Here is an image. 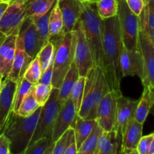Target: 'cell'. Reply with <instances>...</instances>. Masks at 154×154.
<instances>
[{"label": "cell", "instance_id": "cell-1", "mask_svg": "<svg viewBox=\"0 0 154 154\" xmlns=\"http://www.w3.org/2000/svg\"><path fill=\"white\" fill-rule=\"evenodd\" d=\"M102 64L105 79L111 91L122 95L120 90L122 75L120 57L123 48L117 17L102 20Z\"/></svg>", "mask_w": 154, "mask_h": 154}, {"label": "cell", "instance_id": "cell-2", "mask_svg": "<svg viewBox=\"0 0 154 154\" xmlns=\"http://www.w3.org/2000/svg\"><path fill=\"white\" fill-rule=\"evenodd\" d=\"M39 107L32 115L20 117L14 113L2 133L10 141V151L23 153L29 144L40 114Z\"/></svg>", "mask_w": 154, "mask_h": 154}, {"label": "cell", "instance_id": "cell-3", "mask_svg": "<svg viewBox=\"0 0 154 154\" xmlns=\"http://www.w3.org/2000/svg\"><path fill=\"white\" fill-rule=\"evenodd\" d=\"M81 3L82 13L80 20L82 23L86 39L91 52L93 65L102 68V20L98 15L96 2H87Z\"/></svg>", "mask_w": 154, "mask_h": 154}, {"label": "cell", "instance_id": "cell-4", "mask_svg": "<svg viewBox=\"0 0 154 154\" xmlns=\"http://www.w3.org/2000/svg\"><path fill=\"white\" fill-rule=\"evenodd\" d=\"M49 41L52 42L55 47L51 84L54 88L59 89L64 79L65 75L74 62L76 42L75 32L73 30L65 33L63 36L51 38Z\"/></svg>", "mask_w": 154, "mask_h": 154}, {"label": "cell", "instance_id": "cell-5", "mask_svg": "<svg viewBox=\"0 0 154 154\" xmlns=\"http://www.w3.org/2000/svg\"><path fill=\"white\" fill-rule=\"evenodd\" d=\"M59 89L53 87L46 103L41 108L37 125L29 144L43 138H51L56 118L62 104L58 100Z\"/></svg>", "mask_w": 154, "mask_h": 154}, {"label": "cell", "instance_id": "cell-6", "mask_svg": "<svg viewBox=\"0 0 154 154\" xmlns=\"http://www.w3.org/2000/svg\"><path fill=\"white\" fill-rule=\"evenodd\" d=\"M117 17L123 46L131 51L138 50L139 19L129 8L126 0H120L119 2Z\"/></svg>", "mask_w": 154, "mask_h": 154}, {"label": "cell", "instance_id": "cell-7", "mask_svg": "<svg viewBox=\"0 0 154 154\" xmlns=\"http://www.w3.org/2000/svg\"><path fill=\"white\" fill-rule=\"evenodd\" d=\"M28 0H11L9 2L2 17L0 20V42L7 36L18 34L26 17Z\"/></svg>", "mask_w": 154, "mask_h": 154}, {"label": "cell", "instance_id": "cell-8", "mask_svg": "<svg viewBox=\"0 0 154 154\" xmlns=\"http://www.w3.org/2000/svg\"><path fill=\"white\" fill-rule=\"evenodd\" d=\"M74 31L76 35L74 63L78 69L79 76L85 77L89 71L94 67V65L81 20L75 25Z\"/></svg>", "mask_w": 154, "mask_h": 154}, {"label": "cell", "instance_id": "cell-9", "mask_svg": "<svg viewBox=\"0 0 154 154\" xmlns=\"http://www.w3.org/2000/svg\"><path fill=\"white\" fill-rule=\"evenodd\" d=\"M138 48L141 54L143 76L141 80L144 87L154 89V45L144 33L138 32Z\"/></svg>", "mask_w": 154, "mask_h": 154}, {"label": "cell", "instance_id": "cell-10", "mask_svg": "<svg viewBox=\"0 0 154 154\" xmlns=\"http://www.w3.org/2000/svg\"><path fill=\"white\" fill-rule=\"evenodd\" d=\"M120 96L114 92H108L98 105L96 120L102 131L109 132L114 129L117 99Z\"/></svg>", "mask_w": 154, "mask_h": 154}, {"label": "cell", "instance_id": "cell-11", "mask_svg": "<svg viewBox=\"0 0 154 154\" xmlns=\"http://www.w3.org/2000/svg\"><path fill=\"white\" fill-rule=\"evenodd\" d=\"M17 85L9 78H5L0 90V133H2L14 114V102Z\"/></svg>", "mask_w": 154, "mask_h": 154}, {"label": "cell", "instance_id": "cell-12", "mask_svg": "<svg viewBox=\"0 0 154 154\" xmlns=\"http://www.w3.org/2000/svg\"><path fill=\"white\" fill-rule=\"evenodd\" d=\"M138 101L125 97L123 94L117 98L114 130L117 132L120 142H122V138L128 123L135 117Z\"/></svg>", "mask_w": 154, "mask_h": 154}, {"label": "cell", "instance_id": "cell-13", "mask_svg": "<svg viewBox=\"0 0 154 154\" xmlns=\"http://www.w3.org/2000/svg\"><path fill=\"white\" fill-rule=\"evenodd\" d=\"M78 116L75 105L70 98L62 105L58 112L53 128L51 139L56 141L60 138L69 128H73Z\"/></svg>", "mask_w": 154, "mask_h": 154}, {"label": "cell", "instance_id": "cell-14", "mask_svg": "<svg viewBox=\"0 0 154 154\" xmlns=\"http://www.w3.org/2000/svg\"><path fill=\"white\" fill-rule=\"evenodd\" d=\"M18 34L22 39L26 53L33 60L42 48L34 21L30 17H25Z\"/></svg>", "mask_w": 154, "mask_h": 154}, {"label": "cell", "instance_id": "cell-15", "mask_svg": "<svg viewBox=\"0 0 154 154\" xmlns=\"http://www.w3.org/2000/svg\"><path fill=\"white\" fill-rule=\"evenodd\" d=\"M32 60V59L29 57L28 54L26 53L22 39L18 34L14 57L11 69L10 74L8 78L16 83L17 86L19 85L22 80L23 79L24 73Z\"/></svg>", "mask_w": 154, "mask_h": 154}, {"label": "cell", "instance_id": "cell-16", "mask_svg": "<svg viewBox=\"0 0 154 154\" xmlns=\"http://www.w3.org/2000/svg\"><path fill=\"white\" fill-rule=\"evenodd\" d=\"M63 20L64 33L74 30L82 13V3L78 0H57Z\"/></svg>", "mask_w": 154, "mask_h": 154}, {"label": "cell", "instance_id": "cell-17", "mask_svg": "<svg viewBox=\"0 0 154 154\" xmlns=\"http://www.w3.org/2000/svg\"><path fill=\"white\" fill-rule=\"evenodd\" d=\"M120 69L123 77L138 76L142 79L143 63L139 50L131 51L123 46L120 57Z\"/></svg>", "mask_w": 154, "mask_h": 154}, {"label": "cell", "instance_id": "cell-18", "mask_svg": "<svg viewBox=\"0 0 154 154\" xmlns=\"http://www.w3.org/2000/svg\"><path fill=\"white\" fill-rule=\"evenodd\" d=\"M18 34H12L0 42V73L3 78L8 77L16 50Z\"/></svg>", "mask_w": 154, "mask_h": 154}, {"label": "cell", "instance_id": "cell-19", "mask_svg": "<svg viewBox=\"0 0 154 154\" xmlns=\"http://www.w3.org/2000/svg\"><path fill=\"white\" fill-rule=\"evenodd\" d=\"M142 134L143 124L138 123L134 117L129 122L123 134L120 153L125 150L136 149Z\"/></svg>", "mask_w": 154, "mask_h": 154}, {"label": "cell", "instance_id": "cell-20", "mask_svg": "<svg viewBox=\"0 0 154 154\" xmlns=\"http://www.w3.org/2000/svg\"><path fill=\"white\" fill-rule=\"evenodd\" d=\"M121 142L114 129L109 132L102 131L98 139L95 154H118Z\"/></svg>", "mask_w": 154, "mask_h": 154}, {"label": "cell", "instance_id": "cell-21", "mask_svg": "<svg viewBox=\"0 0 154 154\" xmlns=\"http://www.w3.org/2000/svg\"><path fill=\"white\" fill-rule=\"evenodd\" d=\"M138 19L139 30L147 36L154 45V0H150L145 4Z\"/></svg>", "mask_w": 154, "mask_h": 154}, {"label": "cell", "instance_id": "cell-22", "mask_svg": "<svg viewBox=\"0 0 154 154\" xmlns=\"http://www.w3.org/2000/svg\"><path fill=\"white\" fill-rule=\"evenodd\" d=\"M154 104V93L153 89L144 87L142 96L138 101L136 111L135 114V119L144 125L150 109Z\"/></svg>", "mask_w": 154, "mask_h": 154}, {"label": "cell", "instance_id": "cell-23", "mask_svg": "<svg viewBox=\"0 0 154 154\" xmlns=\"http://www.w3.org/2000/svg\"><path fill=\"white\" fill-rule=\"evenodd\" d=\"M96 123H97L96 120H85L77 116L76 120L72 128L74 130L77 148H78L83 144V142L90 136Z\"/></svg>", "mask_w": 154, "mask_h": 154}, {"label": "cell", "instance_id": "cell-24", "mask_svg": "<svg viewBox=\"0 0 154 154\" xmlns=\"http://www.w3.org/2000/svg\"><path fill=\"white\" fill-rule=\"evenodd\" d=\"M79 77L78 69L73 62L66 75H65L61 86L59 88L58 100L62 105L69 98L72 87Z\"/></svg>", "mask_w": 154, "mask_h": 154}, {"label": "cell", "instance_id": "cell-25", "mask_svg": "<svg viewBox=\"0 0 154 154\" xmlns=\"http://www.w3.org/2000/svg\"><path fill=\"white\" fill-rule=\"evenodd\" d=\"M57 0H28L26 8V17L32 20L38 19L51 10Z\"/></svg>", "mask_w": 154, "mask_h": 154}, {"label": "cell", "instance_id": "cell-26", "mask_svg": "<svg viewBox=\"0 0 154 154\" xmlns=\"http://www.w3.org/2000/svg\"><path fill=\"white\" fill-rule=\"evenodd\" d=\"M63 20L61 12L59 8L57 1L55 2L49 15L48 29H49V40L63 36L64 33Z\"/></svg>", "mask_w": 154, "mask_h": 154}, {"label": "cell", "instance_id": "cell-27", "mask_svg": "<svg viewBox=\"0 0 154 154\" xmlns=\"http://www.w3.org/2000/svg\"><path fill=\"white\" fill-rule=\"evenodd\" d=\"M96 10L101 20H106L116 17L118 11L119 2L117 0H97Z\"/></svg>", "mask_w": 154, "mask_h": 154}, {"label": "cell", "instance_id": "cell-28", "mask_svg": "<svg viewBox=\"0 0 154 154\" xmlns=\"http://www.w3.org/2000/svg\"><path fill=\"white\" fill-rule=\"evenodd\" d=\"M102 132V129L96 123L90 136L78 148L77 154H95L98 139Z\"/></svg>", "mask_w": 154, "mask_h": 154}, {"label": "cell", "instance_id": "cell-29", "mask_svg": "<svg viewBox=\"0 0 154 154\" xmlns=\"http://www.w3.org/2000/svg\"><path fill=\"white\" fill-rule=\"evenodd\" d=\"M39 107L40 106L37 103L34 97L32 88L29 93L26 95V96L24 98L23 100L20 103L17 111V114L20 117H29V116L32 115Z\"/></svg>", "mask_w": 154, "mask_h": 154}, {"label": "cell", "instance_id": "cell-30", "mask_svg": "<svg viewBox=\"0 0 154 154\" xmlns=\"http://www.w3.org/2000/svg\"><path fill=\"white\" fill-rule=\"evenodd\" d=\"M54 54H55V47L54 44L50 41L41 48L36 57L38 59L42 72L45 71L54 60Z\"/></svg>", "mask_w": 154, "mask_h": 154}, {"label": "cell", "instance_id": "cell-31", "mask_svg": "<svg viewBox=\"0 0 154 154\" xmlns=\"http://www.w3.org/2000/svg\"><path fill=\"white\" fill-rule=\"evenodd\" d=\"M52 9V8H51ZM50 11L44 14L38 19L34 21L35 24L36 29H37L38 35L40 41L41 46L42 47L49 41V29H48V20H49Z\"/></svg>", "mask_w": 154, "mask_h": 154}, {"label": "cell", "instance_id": "cell-32", "mask_svg": "<svg viewBox=\"0 0 154 154\" xmlns=\"http://www.w3.org/2000/svg\"><path fill=\"white\" fill-rule=\"evenodd\" d=\"M84 85H85V77L80 76L74 84L72 91H71L70 96H69V98L72 99V102L75 105L77 113L79 111L81 103H82Z\"/></svg>", "mask_w": 154, "mask_h": 154}, {"label": "cell", "instance_id": "cell-33", "mask_svg": "<svg viewBox=\"0 0 154 154\" xmlns=\"http://www.w3.org/2000/svg\"><path fill=\"white\" fill-rule=\"evenodd\" d=\"M42 70L38 57H35L29 65L28 68L24 73L23 78L31 83L32 85L38 84L42 76Z\"/></svg>", "mask_w": 154, "mask_h": 154}, {"label": "cell", "instance_id": "cell-34", "mask_svg": "<svg viewBox=\"0 0 154 154\" xmlns=\"http://www.w3.org/2000/svg\"><path fill=\"white\" fill-rule=\"evenodd\" d=\"M74 138L75 135L73 129L69 128L60 138L54 141L51 154H63L67 146Z\"/></svg>", "mask_w": 154, "mask_h": 154}, {"label": "cell", "instance_id": "cell-35", "mask_svg": "<svg viewBox=\"0 0 154 154\" xmlns=\"http://www.w3.org/2000/svg\"><path fill=\"white\" fill-rule=\"evenodd\" d=\"M33 86L34 85H32L31 83H29L24 78L22 80L20 84L17 86L16 93H15L14 102V114H17L20 105L23 100L24 98L26 96V95L29 93L32 89L33 88Z\"/></svg>", "mask_w": 154, "mask_h": 154}, {"label": "cell", "instance_id": "cell-36", "mask_svg": "<svg viewBox=\"0 0 154 154\" xmlns=\"http://www.w3.org/2000/svg\"><path fill=\"white\" fill-rule=\"evenodd\" d=\"M52 88L53 87L51 85H45L40 83L33 86V94L39 106L42 107L46 103L49 99Z\"/></svg>", "mask_w": 154, "mask_h": 154}, {"label": "cell", "instance_id": "cell-37", "mask_svg": "<svg viewBox=\"0 0 154 154\" xmlns=\"http://www.w3.org/2000/svg\"><path fill=\"white\" fill-rule=\"evenodd\" d=\"M54 143L51 138H43L29 144L23 154H44L45 150Z\"/></svg>", "mask_w": 154, "mask_h": 154}, {"label": "cell", "instance_id": "cell-38", "mask_svg": "<svg viewBox=\"0 0 154 154\" xmlns=\"http://www.w3.org/2000/svg\"><path fill=\"white\" fill-rule=\"evenodd\" d=\"M154 141V134L151 133L148 135L142 136L137 146V151L139 154H147L150 148V144Z\"/></svg>", "mask_w": 154, "mask_h": 154}, {"label": "cell", "instance_id": "cell-39", "mask_svg": "<svg viewBox=\"0 0 154 154\" xmlns=\"http://www.w3.org/2000/svg\"><path fill=\"white\" fill-rule=\"evenodd\" d=\"M126 2L132 13L138 17L139 16L145 6V2L144 0H126Z\"/></svg>", "mask_w": 154, "mask_h": 154}, {"label": "cell", "instance_id": "cell-40", "mask_svg": "<svg viewBox=\"0 0 154 154\" xmlns=\"http://www.w3.org/2000/svg\"><path fill=\"white\" fill-rule=\"evenodd\" d=\"M53 63L54 60L51 63L48 68L45 71L42 72V76L39 79L38 83L40 84H45V85H51V81H52V75H53Z\"/></svg>", "mask_w": 154, "mask_h": 154}, {"label": "cell", "instance_id": "cell-41", "mask_svg": "<svg viewBox=\"0 0 154 154\" xmlns=\"http://www.w3.org/2000/svg\"><path fill=\"white\" fill-rule=\"evenodd\" d=\"M10 141L3 133H0V154H8L10 152Z\"/></svg>", "mask_w": 154, "mask_h": 154}, {"label": "cell", "instance_id": "cell-42", "mask_svg": "<svg viewBox=\"0 0 154 154\" xmlns=\"http://www.w3.org/2000/svg\"><path fill=\"white\" fill-rule=\"evenodd\" d=\"M77 150H78V148L76 147L75 138H74L67 146L63 154H77Z\"/></svg>", "mask_w": 154, "mask_h": 154}, {"label": "cell", "instance_id": "cell-43", "mask_svg": "<svg viewBox=\"0 0 154 154\" xmlns=\"http://www.w3.org/2000/svg\"><path fill=\"white\" fill-rule=\"evenodd\" d=\"M8 4L9 2H8L0 1V20H1V18L2 17L6 8H7L8 6Z\"/></svg>", "mask_w": 154, "mask_h": 154}, {"label": "cell", "instance_id": "cell-44", "mask_svg": "<svg viewBox=\"0 0 154 154\" xmlns=\"http://www.w3.org/2000/svg\"><path fill=\"white\" fill-rule=\"evenodd\" d=\"M120 154H139L138 152L137 151L136 149H133V150H125V151L120 153Z\"/></svg>", "mask_w": 154, "mask_h": 154}, {"label": "cell", "instance_id": "cell-45", "mask_svg": "<svg viewBox=\"0 0 154 154\" xmlns=\"http://www.w3.org/2000/svg\"><path fill=\"white\" fill-rule=\"evenodd\" d=\"M54 142L53 143V144H51V145L50 146V147H48V148L46 150H45V153H44V154H51V152H52V149H53V147H54Z\"/></svg>", "mask_w": 154, "mask_h": 154}, {"label": "cell", "instance_id": "cell-46", "mask_svg": "<svg viewBox=\"0 0 154 154\" xmlns=\"http://www.w3.org/2000/svg\"><path fill=\"white\" fill-rule=\"evenodd\" d=\"M78 1L81 2H96V0H78Z\"/></svg>", "mask_w": 154, "mask_h": 154}, {"label": "cell", "instance_id": "cell-47", "mask_svg": "<svg viewBox=\"0 0 154 154\" xmlns=\"http://www.w3.org/2000/svg\"><path fill=\"white\" fill-rule=\"evenodd\" d=\"M2 79H3V77H2V75H1V73H0V90H1V86H2Z\"/></svg>", "mask_w": 154, "mask_h": 154}, {"label": "cell", "instance_id": "cell-48", "mask_svg": "<svg viewBox=\"0 0 154 154\" xmlns=\"http://www.w3.org/2000/svg\"><path fill=\"white\" fill-rule=\"evenodd\" d=\"M1 2H11V0H0Z\"/></svg>", "mask_w": 154, "mask_h": 154}, {"label": "cell", "instance_id": "cell-49", "mask_svg": "<svg viewBox=\"0 0 154 154\" xmlns=\"http://www.w3.org/2000/svg\"><path fill=\"white\" fill-rule=\"evenodd\" d=\"M8 154H23V153H11V152H9V153Z\"/></svg>", "mask_w": 154, "mask_h": 154}, {"label": "cell", "instance_id": "cell-50", "mask_svg": "<svg viewBox=\"0 0 154 154\" xmlns=\"http://www.w3.org/2000/svg\"><path fill=\"white\" fill-rule=\"evenodd\" d=\"M96 1H97V0H96ZM117 2H120V0H117Z\"/></svg>", "mask_w": 154, "mask_h": 154}, {"label": "cell", "instance_id": "cell-51", "mask_svg": "<svg viewBox=\"0 0 154 154\" xmlns=\"http://www.w3.org/2000/svg\"><path fill=\"white\" fill-rule=\"evenodd\" d=\"M118 154H120V153H118Z\"/></svg>", "mask_w": 154, "mask_h": 154}]
</instances>
